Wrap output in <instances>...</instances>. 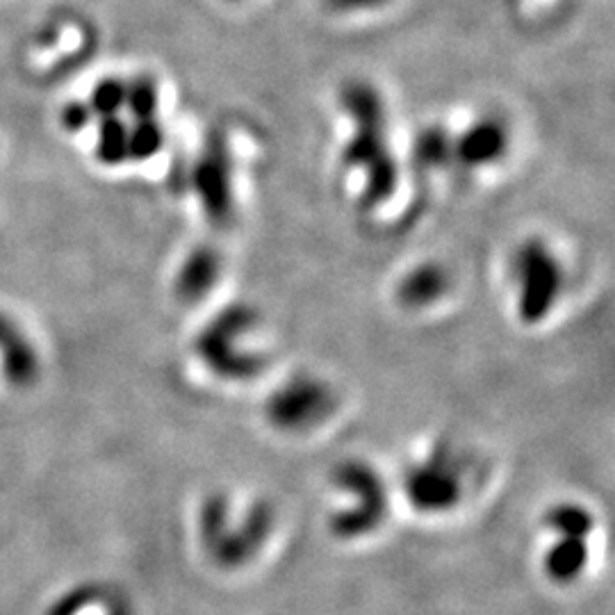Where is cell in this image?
<instances>
[{"label":"cell","instance_id":"obj_7","mask_svg":"<svg viewBox=\"0 0 615 615\" xmlns=\"http://www.w3.org/2000/svg\"><path fill=\"white\" fill-rule=\"evenodd\" d=\"M392 0H324V5L333 14L340 16H358V14H374L385 10Z\"/></svg>","mask_w":615,"mask_h":615},{"label":"cell","instance_id":"obj_8","mask_svg":"<svg viewBox=\"0 0 615 615\" xmlns=\"http://www.w3.org/2000/svg\"><path fill=\"white\" fill-rule=\"evenodd\" d=\"M226 3H240V0H226Z\"/></svg>","mask_w":615,"mask_h":615},{"label":"cell","instance_id":"obj_4","mask_svg":"<svg viewBox=\"0 0 615 615\" xmlns=\"http://www.w3.org/2000/svg\"><path fill=\"white\" fill-rule=\"evenodd\" d=\"M454 162L465 169H488L502 162L511 149V128L495 114L467 123L458 135H451Z\"/></svg>","mask_w":615,"mask_h":615},{"label":"cell","instance_id":"obj_1","mask_svg":"<svg viewBox=\"0 0 615 615\" xmlns=\"http://www.w3.org/2000/svg\"><path fill=\"white\" fill-rule=\"evenodd\" d=\"M340 110L349 123V135L342 144L344 169L360 180L358 199L365 205H379L399 185L388 103L369 80H351L340 92Z\"/></svg>","mask_w":615,"mask_h":615},{"label":"cell","instance_id":"obj_2","mask_svg":"<svg viewBox=\"0 0 615 615\" xmlns=\"http://www.w3.org/2000/svg\"><path fill=\"white\" fill-rule=\"evenodd\" d=\"M561 265L545 242L529 240L515 253V278L520 290V315L527 322L545 317L561 290Z\"/></svg>","mask_w":615,"mask_h":615},{"label":"cell","instance_id":"obj_6","mask_svg":"<svg viewBox=\"0 0 615 615\" xmlns=\"http://www.w3.org/2000/svg\"><path fill=\"white\" fill-rule=\"evenodd\" d=\"M563 536V533H561ZM588 559V549H586V538L581 536H563V543L559 540L552 547V552L547 554V572L552 574L554 579L568 581L572 577L584 570Z\"/></svg>","mask_w":615,"mask_h":615},{"label":"cell","instance_id":"obj_3","mask_svg":"<svg viewBox=\"0 0 615 615\" xmlns=\"http://www.w3.org/2000/svg\"><path fill=\"white\" fill-rule=\"evenodd\" d=\"M194 190L210 217H224L233 203V158L231 146L221 133L203 142L194 162Z\"/></svg>","mask_w":615,"mask_h":615},{"label":"cell","instance_id":"obj_5","mask_svg":"<svg viewBox=\"0 0 615 615\" xmlns=\"http://www.w3.org/2000/svg\"><path fill=\"white\" fill-rule=\"evenodd\" d=\"M451 130L445 126L424 128L415 139V162L424 169H442L454 162V149H451Z\"/></svg>","mask_w":615,"mask_h":615}]
</instances>
